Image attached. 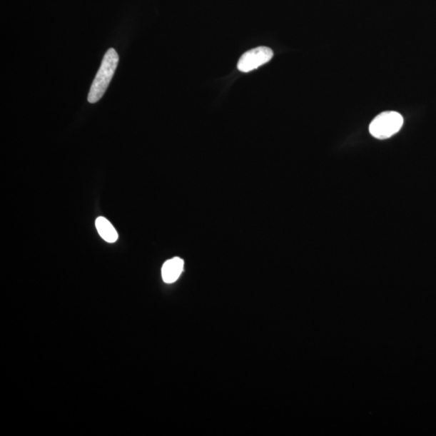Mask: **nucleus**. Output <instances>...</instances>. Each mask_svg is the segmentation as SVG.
<instances>
[{
    "label": "nucleus",
    "mask_w": 436,
    "mask_h": 436,
    "mask_svg": "<svg viewBox=\"0 0 436 436\" xmlns=\"http://www.w3.org/2000/svg\"><path fill=\"white\" fill-rule=\"evenodd\" d=\"M118 61V53L114 49H109L104 55L101 69L91 84L88 99L89 103H95L101 101L112 81Z\"/></svg>",
    "instance_id": "f257e3e1"
},
{
    "label": "nucleus",
    "mask_w": 436,
    "mask_h": 436,
    "mask_svg": "<svg viewBox=\"0 0 436 436\" xmlns=\"http://www.w3.org/2000/svg\"><path fill=\"white\" fill-rule=\"evenodd\" d=\"M403 126V118L394 111L384 112L371 122L370 132L374 138L387 139L394 136Z\"/></svg>",
    "instance_id": "f03ea898"
},
{
    "label": "nucleus",
    "mask_w": 436,
    "mask_h": 436,
    "mask_svg": "<svg viewBox=\"0 0 436 436\" xmlns=\"http://www.w3.org/2000/svg\"><path fill=\"white\" fill-rule=\"evenodd\" d=\"M183 260L179 257L166 261L162 268V278L165 283H174L179 279L183 270Z\"/></svg>",
    "instance_id": "20e7f679"
},
{
    "label": "nucleus",
    "mask_w": 436,
    "mask_h": 436,
    "mask_svg": "<svg viewBox=\"0 0 436 436\" xmlns=\"http://www.w3.org/2000/svg\"><path fill=\"white\" fill-rule=\"evenodd\" d=\"M273 57V51L268 47H257L242 55L238 63V69L248 73L266 64Z\"/></svg>",
    "instance_id": "7ed1b4c3"
},
{
    "label": "nucleus",
    "mask_w": 436,
    "mask_h": 436,
    "mask_svg": "<svg viewBox=\"0 0 436 436\" xmlns=\"http://www.w3.org/2000/svg\"><path fill=\"white\" fill-rule=\"evenodd\" d=\"M98 233L104 241L113 243L118 239V233L109 220L103 217H99L96 220Z\"/></svg>",
    "instance_id": "39448f33"
}]
</instances>
